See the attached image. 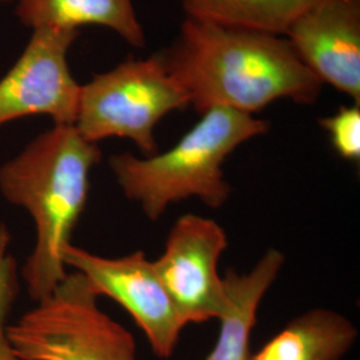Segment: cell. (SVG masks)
<instances>
[{
  "label": "cell",
  "instance_id": "1",
  "mask_svg": "<svg viewBox=\"0 0 360 360\" xmlns=\"http://www.w3.org/2000/svg\"><path fill=\"white\" fill-rule=\"evenodd\" d=\"M159 55L200 114L220 107L252 115L281 99L311 105L322 92L282 35L186 18Z\"/></svg>",
  "mask_w": 360,
  "mask_h": 360
},
{
  "label": "cell",
  "instance_id": "2",
  "mask_svg": "<svg viewBox=\"0 0 360 360\" xmlns=\"http://www.w3.org/2000/svg\"><path fill=\"white\" fill-rule=\"evenodd\" d=\"M102 159L95 143L74 126H53L0 167V193L34 220L35 247L20 271L38 303L67 276L63 252L71 243L90 193L92 168Z\"/></svg>",
  "mask_w": 360,
  "mask_h": 360
},
{
  "label": "cell",
  "instance_id": "3",
  "mask_svg": "<svg viewBox=\"0 0 360 360\" xmlns=\"http://www.w3.org/2000/svg\"><path fill=\"white\" fill-rule=\"evenodd\" d=\"M269 129V122L263 119L217 107L203 112L167 151L144 158L129 153L112 155L110 167L126 198L138 203L150 220L190 198L219 208L231 193L223 163L238 147Z\"/></svg>",
  "mask_w": 360,
  "mask_h": 360
},
{
  "label": "cell",
  "instance_id": "4",
  "mask_svg": "<svg viewBox=\"0 0 360 360\" xmlns=\"http://www.w3.org/2000/svg\"><path fill=\"white\" fill-rule=\"evenodd\" d=\"M87 279L68 272L50 295L8 324L25 360H138L132 334L107 315Z\"/></svg>",
  "mask_w": 360,
  "mask_h": 360
},
{
  "label": "cell",
  "instance_id": "5",
  "mask_svg": "<svg viewBox=\"0 0 360 360\" xmlns=\"http://www.w3.org/2000/svg\"><path fill=\"white\" fill-rule=\"evenodd\" d=\"M188 105V95L156 52L147 59L129 58L82 86L74 127L87 142L129 139L151 156L158 153V123Z\"/></svg>",
  "mask_w": 360,
  "mask_h": 360
},
{
  "label": "cell",
  "instance_id": "6",
  "mask_svg": "<svg viewBox=\"0 0 360 360\" xmlns=\"http://www.w3.org/2000/svg\"><path fill=\"white\" fill-rule=\"evenodd\" d=\"M65 267L82 274L98 296H108L129 312L148 339L155 355H174L187 326L159 278L154 262L143 251L104 257L70 245L63 252Z\"/></svg>",
  "mask_w": 360,
  "mask_h": 360
},
{
  "label": "cell",
  "instance_id": "7",
  "mask_svg": "<svg viewBox=\"0 0 360 360\" xmlns=\"http://www.w3.org/2000/svg\"><path fill=\"white\" fill-rule=\"evenodd\" d=\"M227 245V233L219 223L195 214L178 219L168 233L154 266L186 324L219 321L230 307L218 272Z\"/></svg>",
  "mask_w": 360,
  "mask_h": 360
},
{
  "label": "cell",
  "instance_id": "8",
  "mask_svg": "<svg viewBox=\"0 0 360 360\" xmlns=\"http://www.w3.org/2000/svg\"><path fill=\"white\" fill-rule=\"evenodd\" d=\"M79 31L35 28L30 43L0 80V126L27 116L47 115L56 126H74L80 84L67 55Z\"/></svg>",
  "mask_w": 360,
  "mask_h": 360
},
{
  "label": "cell",
  "instance_id": "9",
  "mask_svg": "<svg viewBox=\"0 0 360 360\" xmlns=\"http://www.w3.org/2000/svg\"><path fill=\"white\" fill-rule=\"evenodd\" d=\"M283 37L322 83L360 104V0H314Z\"/></svg>",
  "mask_w": 360,
  "mask_h": 360
},
{
  "label": "cell",
  "instance_id": "10",
  "mask_svg": "<svg viewBox=\"0 0 360 360\" xmlns=\"http://www.w3.org/2000/svg\"><path fill=\"white\" fill-rule=\"evenodd\" d=\"M283 264V254L271 248L250 272L227 274L224 284L230 295V307L219 319L218 339L205 360H248L257 309Z\"/></svg>",
  "mask_w": 360,
  "mask_h": 360
},
{
  "label": "cell",
  "instance_id": "11",
  "mask_svg": "<svg viewBox=\"0 0 360 360\" xmlns=\"http://www.w3.org/2000/svg\"><path fill=\"white\" fill-rule=\"evenodd\" d=\"M358 330L342 314L315 309L292 319L248 360H342Z\"/></svg>",
  "mask_w": 360,
  "mask_h": 360
},
{
  "label": "cell",
  "instance_id": "12",
  "mask_svg": "<svg viewBox=\"0 0 360 360\" xmlns=\"http://www.w3.org/2000/svg\"><path fill=\"white\" fill-rule=\"evenodd\" d=\"M16 13L31 28L77 31L82 26L112 30L129 44L142 49L146 34L132 0H18Z\"/></svg>",
  "mask_w": 360,
  "mask_h": 360
},
{
  "label": "cell",
  "instance_id": "13",
  "mask_svg": "<svg viewBox=\"0 0 360 360\" xmlns=\"http://www.w3.org/2000/svg\"><path fill=\"white\" fill-rule=\"evenodd\" d=\"M186 18L283 37L314 0H178Z\"/></svg>",
  "mask_w": 360,
  "mask_h": 360
},
{
  "label": "cell",
  "instance_id": "14",
  "mask_svg": "<svg viewBox=\"0 0 360 360\" xmlns=\"http://www.w3.org/2000/svg\"><path fill=\"white\" fill-rule=\"evenodd\" d=\"M19 290V270L11 250V233L4 224H0V360H25L15 352L7 335L8 316Z\"/></svg>",
  "mask_w": 360,
  "mask_h": 360
},
{
  "label": "cell",
  "instance_id": "15",
  "mask_svg": "<svg viewBox=\"0 0 360 360\" xmlns=\"http://www.w3.org/2000/svg\"><path fill=\"white\" fill-rule=\"evenodd\" d=\"M336 154L349 162L360 160V104L342 105L334 115L319 120Z\"/></svg>",
  "mask_w": 360,
  "mask_h": 360
},
{
  "label": "cell",
  "instance_id": "16",
  "mask_svg": "<svg viewBox=\"0 0 360 360\" xmlns=\"http://www.w3.org/2000/svg\"><path fill=\"white\" fill-rule=\"evenodd\" d=\"M10 1H13V0H0V3H10Z\"/></svg>",
  "mask_w": 360,
  "mask_h": 360
}]
</instances>
